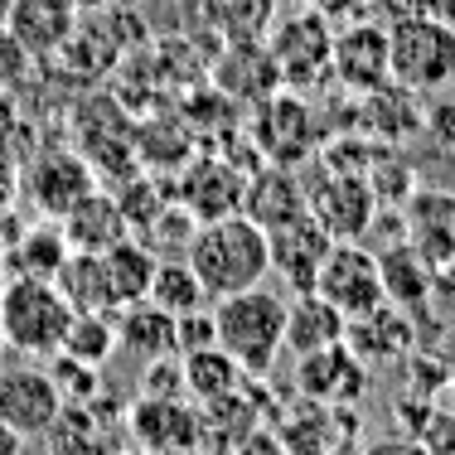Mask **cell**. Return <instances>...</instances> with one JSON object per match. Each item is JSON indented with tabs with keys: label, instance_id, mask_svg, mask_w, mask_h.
I'll use <instances>...</instances> for the list:
<instances>
[{
	"label": "cell",
	"instance_id": "6da1fadb",
	"mask_svg": "<svg viewBox=\"0 0 455 455\" xmlns=\"http://www.w3.org/2000/svg\"><path fill=\"white\" fill-rule=\"evenodd\" d=\"M184 262L194 267L209 300H223V296H237V291L267 286V276H272V243H267V228H257L247 213H228V219L194 228L189 247H184Z\"/></svg>",
	"mask_w": 455,
	"mask_h": 455
},
{
	"label": "cell",
	"instance_id": "7a4b0ae2",
	"mask_svg": "<svg viewBox=\"0 0 455 455\" xmlns=\"http://www.w3.org/2000/svg\"><path fill=\"white\" fill-rule=\"evenodd\" d=\"M213 339L247 378L272 373V363L286 354V296L252 286L213 300Z\"/></svg>",
	"mask_w": 455,
	"mask_h": 455
},
{
	"label": "cell",
	"instance_id": "3957f363",
	"mask_svg": "<svg viewBox=\"0 0 455 455\" xmlns=\"http://www.w3.org/2000/svg\"><path fill=\"white\" fill-rule=\"evenodd\" d=\"M73 315L78 310L63 300L59 281L10 276L0 286V344L25 354V359H53V354H63Z\"/></svg>",
	"mask_w": 455,
	"mask_h": 455
},
{
	"label": "cell",
	"instance_id": "277c9868",
	"mask_svg": "<svg viewBox=\"0 0 455 455\" xmlns=\"http://www.w3.org/2000/svg\"><path fill=\"white\" fill-rule=\"evenodd\" d=\"M393 53V83L431 97L455 83V25L441 15H407L387 29Z\"/></svg>",
	"mask_w": 455,
	"mask_h": 455
},
{
	"label": "cell",
	"instance_id": "5b68a950",
	"mask_svg": "<svg viewBox=\"0 0 455 455\" xmlns=\"http://www.w3.org/2000/svg\"><path fill=\"white\" fill-rule=\"evenodd\" d=\"M252 150L267 165H306L320 156V122L300 92H272L252 107Z\"/></svg>",
	"mask_w": 455,
	"mask_h": 455
},
{
	"label": "cell",
	"instance_id": "8992f818",
	"mask_svg": "<svg viewBox=\"0 0 455 455\" xmlns=\"http://www.w3.org/2000/svg\"><path fill=\"white\" fill-rule=\"evenodd\" d=\"M267 49H272L286 88H315V83L330 78L334 29H330V20H324L320 10H291V15L272 20Z\"/></svg>",
	"mask_w": 455,
	"mask_h": 455
},
{
	"label": "cell",
	"instance_id": "52a82bcc",
	"mask_svg": "<svg viewBox=\"0 0 455 455\" xmlns=\"http://www.w3.org/2000/svg\"><path fill=\"white\" fill-rule=\"evenodd\" d=\"M306 199H310V219H315L334 243H363L368 228L378 219V209H383L373 184L363 175H344V170H330V165H320V180L306 184Z\"/></svg>",
	"mask_w": 455,
	"mask_h": 455
},
{
	"label": "cell",
	"instance_id": "ba28073f",
	"mask_svg": "<svg viewBox=\"0 0 455 455\" xmlns=\"http://www.w3.org/2000/svg\"><path fill=\"white\" fill-rule=\"evenodd\" d=\"M315 296H324L344 320H359L368 310L383 306V272H378V252L363 243H334L315 276Z\"/></svg>",
	"mask_w": 455,
	"mask_h": 455
},
{
	"label": "cell",
	"instance_id": "9c48e42d",
	"mask_svg": "<svg viewBox=\"0 0 455 455\" xmlns=\"http://www.w3.org/2000/svg\"><path fill=\"white\" fill-rule=\"evenodd\" d=\"M63 411V393L49 368L39 363H10L0 368V421L20 436H44L53 417Z\"/></svg>",
	"mask_w": 455,
	"mask_h": 455
},
{
	"label": "cell",
	"instance_id": "30bf717a",
	"mask_svg": "<svg viewBox=\"0 0 455 455\" xmlns=\"http://www.w3.org/2000/svg\"><path fill=\"white\" fill-rule=\"evenodd\" d=\"M243 189H247L243 165H233L228 156H199L184 165L175 184V204L194 213V223H213L228 219V213H243Z\"/></svg>",
	"mask_w": 455,
	"mask_h": 455
},
{
	"label": "cell",
	"instance_id": "8fae6325",
	"mask_svg": "<svg viewBox=\"0 0 455 455\" xmlns=\"http://www.w3.org/2000/svg\"><path fill=\"white\" fill-rule=\"evenodd\" d=\"M330 78L344 92L368 97L383 83H393V53H387V29L378 25H349L334 35V53H330Z\"/></svg>",
	"mask_w": 455,
	"mask_h": 455
},
{
	"label": "cell",
	"instance_id": "7c38bea8",
	"mask_svg": "<svg viewBox=\"0 0 455 455\" xmlns=\"http://www.w3.org/2000/svg\"><path fill=\"white\" fill-rule=\"evenodd\" d=\"M132 431L146 451L156 455H194L204 441V411L184 397H156L146 393L132 407Z\"/></svg>",
	"mask_w": 455,
	"mask_h": 455
},
{
	"label": "cell",
	"instance_id": "4fadbf2b",
	"mask_svg": "<svg viewBox=\"0 0 455 455\" xmlns=\"http://www.w3.org/2000/svg\"><path fill=\"white\" fill-rule=\"evenodd\" d=\"M296 387L306 403L320 407H354L368 387V368L354 359L349 344H330L306 359H296Z\"/></svg>",
	"mask_w": 455,
	"mask_h": 455
},
{
	"label": "cell",
	"instance_id": "5bb4252c",
	"mask_svg": "<svg viewBox=\"0 0 455 455\" xmlns=\"http://www.w3.org/2000/svg\"><path fill=\"white\" fill-rule=\"evenodd\" d=\"M88 194H92V165L83 156H68V150L39 156L35 170L25 175V199L35 204L49 223H63Z\"/></svg>",
	"mask_w": 455,
	"mask_h": 455
},
{
	"label": "cell",
	"instance_id": "9a60e30c",
	"mask_svg": "<svg viewBox=\"0 0 455 455\" xmlns=\"http://www.w3.org/2000/svg\"><path fill=\"white\" fill-rule=\"evenodd\" d=\"M213 88H219L233 107H257L272 92H281V68L272 59V49L262 39H237L223 49V59L213 63Z\"/></svg>",
	"mask_w": 455,
	"mask_h": 455
},
{
	"label": "cell",
	"instance_id": "2e32d148",
	"mask_svg": "<svg viewBox=\"0 0 455 455\" xmlns=\"http://www.w3.org/2000/svg\"><path fill=\"white\" fill-rule=\"evenodd\" d=\"M267 243H272V276L286 281L291 296L315 291V276H320L324 257H330L334 237L324 233L310 213L296 223H286V228H276V233H267Z\"/></svg>",
	"mask_w": 455,
	"mask_h": 455
},
{
	"label": "cell",
	"instance_id": "e0dca14e",
	"mask_svg": "<svg viewBox=\"0 0 455 455\" xmlns=\"http://www.w3.org/2000/svg\"><path fill=\"white\" fill-rule=\"evenodd\" d=\"M403 233L431 267H455V194L446 189H411L403 204Z\"/></svg>",
	"mask_w": 455,
	"mask_h": 455
},
{
	"label": "cell",
	"instance_id": "ac0fdd59",
	"mask_svg": "<svg viewBox=\"0 0 455 455\" xmlns=\"http://www.w3.org/2000/svg\"><path fill=\"white\" fill-rule=\"evenodd\" d=\"M243 213L257 228L276 233V228H286V223H296L310 213L306 184H300V175L286 165H257L252 175H247V189H243Z\"/></svg>",
	"mask_w": 455,
	"mask_h": 455
},
{
	"label": "cell",
	"instance_id": "d6986e66",
	"mask_svg": "<svg viewBox=\"0 0 455 455\" xmlns=\"http://www.w3.org/2000/svg\"><path fill=\"white\" fill-rule=\"evenodd\" d=\"M78 29V10L68 0H10L5 35L20 44L25 59H49L68 44V35Z\"/></svg>",
	"mask_w": 455,
	"mask_h": 455
},
{
	"label": "cell",
	"instance_id": "ffe728a7",
	"mask_svg": "<svg viewBox=\"0 0 455 455\" xmlns=\"http://www.w3.org/2000/svg\"><path fill=\"white\" fill-rule=\"evenodd\" d=\"M344 344L354 349V359H359L363 368H373V363H397V359L407 363L411 344H417V320H411L407 310H397V306H387V300H383L378 310H368V315L349 320Z\"/></svg>",
	"mask_w": 455,
	"mask_h": 455
},
{
	"label": "cell",
	"instance_id": "44dd1931",
	"mask_svg": "<svg viewBox=\"0 0 455 455\" xmlns=\"http://www.w3.org/2000/svg\"><path fill=\"white\" fill-rule=\"evenodd\" d=\"M421 126H427L421 92L403 88V83H383L378 92L359 97V132H368V140H378V146H397V140L417 136Z\"/></svg>",
	"mask_w": 455,
	"mask_h": 455
},
{
	"label": "cell",
	"instance_id": "7402d4cb",
	"mask_svg": "<svg viewBox=\"0 0 455 455\" xmlns=\"http://www.w3.org/2000/svg\"><path fill=\"white\" fill-rule=\"evenodd\" d=\"M378 272H383L387 306L407 310V315L417 320L421 306L431 300V291H436V267H431L427 257L407 243V237H397V243L378 247Z\"/></svg>",
	"mask_w": 455,
	"mask_h": 455
},
{
	"label": "cell",
	"instance_id": "603a6c76",
	"mask_svg": "<svg viewBox=\"0 0 455 455\" xmlns=\"http://www.w3.org/2000/svg\"><path fill=\"white\" fill-rule=\"evenodd\" d=\"M59 228H63V237H68V252H92V257H102L107 247H116L122 237H132V223H126L122 204H116L112 194H102V189H92Z\"/></svg>",
	"mask_w": 455,
	"mask_h": 455
},
{
	"label": "cell",
	"instance_id": "cb8c5ba5",
	"mask_svg": "<svg viewBox=\"0 0 455 455\" xmlns=\"http://www.w3.org/2000/svg\"><path fill=\"white\" fill-rule=\"evenodd\" d=\"M344 330H349V320L315 291L286 300V354H296V359L330 349V344H344Z\"/></svg>",
	"mask_w": 455,
	"mask_h": 455
},
{
	"label": "cell",
	"instance_id": "d4e9b609",
	"mask_svg": "<svg viewBox=\"0 0 455 455\" xmlns=\"http://www.w3.org/2000/svg\"><path fill=\"white\" fill-rule=\"evenodd\" d=\"M156 247H146V237H122L116 247H107L102 252V272H107V286H112V306L116 315H122L126 306H136V300L150 296V281H156Z\"/></svg>",
	"mask_w": 455,
	"mask_h": 455
},
{
	"label": "cell",
	"instance_id": "484cf974",
	"mask_svg": "<svg viewBox=\"0 0 455 455\" xmlns=\"http://www.w3.org/2000/svg\"><path fill=\"white\" fill-rule=\"evenodd\" d=\"M344 427H349L344 407L306 403V407L291 411V417H281L276 436H281V446H286V455H330L339 441H349V436H339Z\"/></svg>",
	"mask_w": 455,
	"mask_h": 455
},
{
	"label": "cell",
	"instance_id": "4316f807",
	"mask_svg": "<svg viewBox=\"0 0 455 455\" xmlns=\"http://www.w3.org/2000/svg\"><path fill=\"white\" fill-rule=\"evenodd\" d=\"M68 262V237H63L59 223H35V228H20L15 243H5V267L10 276H44L53 281L59 267Z\"/></svg>",
	"mask_w": 455,
	"mask_h": 455
},
{
	"label": "cell",
	"instance_id": "83f0119b",
	"mask_svg": "<svg viewBox=\"0 0 455 455\" xmlns=\"http://www.w3.org/2000/svg\"><path fill=\"white\" fill-rule=\"evenodd\" d=\"M116 334H122V349L136 354V359H146V363L180 359L175 354V315H165V310L150 306V300L126 306V315H116Z\"/></svg>",
	"mask_w": 455,
	"mask_h": 455
},
{
	"label": "cell",
	"instance_id": "f1b7e54d",
	"mask_svg": "<svg viewBox=\"0 0 455 455\" xmlns=\"http://www.w3.org/2000/svg\"><path fill=\"white\" fill-rule=\"evenodd\" d=\"M180 373H184V397H194V403H204V407L233 397L237 387H243V378H247L219 344L194 349V354H180Z\"/></svg>",
	"mask_w": 455,
	"mask_h": 455
},
{
	"label": "cell",
	"instance_id": "f546056e",
	"mask_svg": "<svg viewBox=\"0 0 455 455\" xmlns=\"http://www.w3.org/2000/svg\"><path fill=\"white\" fill-rule=\"evenodd\" d=\"M59 291L63 300H68L78 315H88V310H102V315H116L112 306V286H107V272H102V257L92 252H68V262L59 267Z\"/></svg>",
	"mask_w": 455,
	"mask_h": 455
},
{
	"label": "cell",
	"instance_id": "4dcf8cb0",
	"mask_svg": "<svg viewBox=\"0 0 455 455\" xmlns=\"http://www.w3.org/2000/svg\"><path fill=\"white\" fill-rule=\"evenodd\" d=\"M146 300L180 320V315H194V310L209 306V291L199 286V276H194V267L184 262V257H165V262L156 267V281H150Z\"/></svg>",
	"mask_w": 455,
	"mask_h": 455
},
{
	"label": "cell",
	"instance_id": "1f68e13d",
	"mask_svg": "<svg viewBox=\"0 0 455 455\" xmlns=\"http://www.w3.org/2000/svg\"><path fill=\"white\" fill-rule=\"evenodd\" d=\"M204 15L228 44L237 39H262L276 20V0H204Z\"/></svg>",
	"mask_w": 455,
	"mask_h": 455
},
{
	"label": "cell",
	"instance_id": "d6a6232c",
	"mask_svg": "<svg viewBox=\"0 0 455 455\" xmlns=\"http://www.w3.org/2000/svg\"><path fill=\"white\" fill-rule=\"evenodd\" d=\"M122 349V334H116V315H102V310H88V315H73L68 339H63V354L88 368H102L112 354Z\"/></svg>",
	"mask_w": 455,
	"mask_h": 455
},
{
	"label": "cell",
	"instance_id": "836d02e7",
	"mask_svg": "<svg viewBox=\"0 0 455 455\" xmlns=\"http://www.w3.org/2000/svg\"><path fill=\"white\" fill-rule=\"evenodd\" d=\"M417 441L427 446V455H455V403L441 407V397H436V407L417 427Z\"/></svg>",
	"mask_w": 455,
	"mask_h": 455
},
{
	"label": "cell",
	"instance_id": "e575fe53",
	"mask_svg": "<svg viewBox=\"0 0 455 455\" xmlns=\"http://www.w3.org/2000/svg\"><path fill=\"white\" fill-rule=\"evenodd\" d=\"M363 455H427V446L411 431H387V436L363 441Z\"/></svg>",
	"mask_w": 455,
	"mask_h": 455
},
{
	"label": "cell",
	"instance_id": "d590c367",
	"mask_svg": "<svg viewBox=\"0 0 455 455\" xmlns=\"http://www.w3.org/2000/svg\"><path fill=\"white\" fill-rule=\"evenodd\" d=\"M233 455H286V446H281V436H276V431L252 427V431H247V436L233 446Z\"/></svg>",
	"mask_w": 455,
	"mask_h": 455
},
{
	"label": "cell",
	"instance_id": "8d00e7d4",
	"mask_svg": "<svg viewBox=\"0 0 455 455\" xmlns=\"http://www.w3.org/2000/svg\"><path fill=\"white\" fill-rule=\"evenodd\" d=\"M427 126L455 146V102H436V107H431V112H427Z\"/></svg>",
	"mask_w": 455,
	"mask_h": 455
},
{
	"label": "cell",
	"instance_id": "74e56055",
	"mask_svg": "<svg viewBox=\"0 0 455 455\" xmlns=\"http://www.w3.org/2000/svg\"><path fill=\"white\" fill-rule=\"evenodd\" d=\"M25 451V436H20V431H10L5 421H0V455H20Z\"/></svg>",
	"mask_w": 455,
	"mask_h": 455
},
{
	"label": "cell",
	"instance_id": "f35d334b",
	"mask_svg": "<svg viewBox=\"0 0 455 455\" xmlns=\"http://www.w3.org/2000/svg\"><path fill=\"white\" fill-rule=\"evenodd\" d=\"M10 189H15V184H10V175H5V165H0V209H10Z\"/></svg>",
	"mask_w": 455,
	"mask_h": 455
},
{
	"label": "cell",
	"instance_id": "ab89813d",
	"mask_svg": "<svg viewBox=\"0 0 455 455\" xmlns=\"http://www.w3.org/2000/svg\"><path fill=\"white\" fill-rule=\"evenodd\" d=\"M68 5H73V10H102L107 0H68Z\"/></svg>",
	"mask_w": 455,
	"mask_h": 455
},
{
	"label": "cell",
	"instance_id": "60d3db41",
	"mask_svg": "<svg viewBox=\"0 0 455 455\" xmlns=\"http://www.w3.org/2000/svg\"><path fill=\"white\" fill-rule=\"evenodd\" d=\"M10 281V267H5V247H0V286Z\"/></svg>",
	"mask_w": 455,
	"mask_h": 455
},
{
	"label": "cell",
	"instance_id": "b9f144b4",
	"mask_svg": "<svg viewBox=\"0 0 455 455\" xmlns=\"http://www.w3.org/2000/svg\"><path fill=\"white\" fill-rule=\"evenodd\" d=\"M112 455H156V451H146V446H132V451H112Z\"/></svg>",
	"mask_w": 455,
	"mask_h": 455
},
{
	"label": "cell",
	"instance_id": "7bdbcfd3",
	"mask_svg": "<svg viewBox=\"0 0 455 455\" xmlns=\"http://www.w3.org/2000/svg\"><path fill=\"white\" fill-rule=\"evenodd\" d=\"M5 15H10V0H0V29H5Z\"/></svg>",
	"mask_w": 455,
	"mask_h": 455
},
{
	"label": "cell",
	"instance_id": "ee69618b",
	"mask_svg": "<svg viewBox=\"0 0 455 455\" xmlns=\"http://www.w3.org/2000/svg\"><path fill=\"white\" fill-rule=\"evenodd\" d=\"M446 393H451V403H455V373H451V383H446Z\"/></svg>",
	"mask_w": 455,
	"mask_h": 455
}]
</instances>
